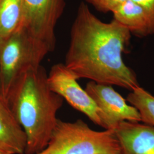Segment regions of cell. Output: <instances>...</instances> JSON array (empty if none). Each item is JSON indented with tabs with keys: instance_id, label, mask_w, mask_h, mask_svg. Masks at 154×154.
<instances>
[{
	"instance_id": "5b68a950",
	"label": "cell",
	"mask_w": 154,
	"mask_h": 154,
	"mask_svg": "<svg viewBox=\"0 0 154 154\" xmlns=\"http://www.w3.org/2000/svg\"><path fill=\"white\" fill-rule=\"evenodd\" d=\"M22 28L44 42L53 51L55 48V29L63 14L65 0H23Z\"/></svg>"
},
{
	"instance_id": "4fadbf2b",
	"label": "cell",
	"mask_w": 154,
	"mask_h": 154,
	"mask_svg": "<svg viewBox=\"0 0 154 154\" xmlns=\"http://www.w3.org/2000/svg\"><path fill=\"white\" fill-rule=\"evenodd\" d=\"M97 11L103 13L112 12L127 0H85Z\"/></svg>"
},
{
	"instance_id": "277c9868",
	"label": "cell",
	"mask_w": 154,
	"mask_h": 154,
	"mask_svg": "<svg viewBox=\"0 0 154 154\" xmlns=\"http://www.w3.org/2000/svg\"><path fill=\"white\" fill-rule=\"evenodd\" d=\"M50 52L47 45L22 27L0 44V95L6 102L18 77L28 69L41 66Z\"/></svg>"
},
{
	"instance_id": "9a60e30c",
	"label": "cell",
	"mask_w": 154,
	"mask_h": 154,
	"mask_svg": "<svg viewBox=\"0 0 154 154\" xmlns=\"http://www.w3.org/2000/svg\"><path fill=\"white\" fill-rule=\"evenodd\" d=\"M0 154H8L7 152H6L5 151H4L3 149H0Z\"/></svg>"
},
{
	"instance_id": "30bf717a",
	"label": "cell",
	"mask_w": 154,
	"mask_h": 154,
	"mask_svg": "<svg viewBox=\"0 0 154 154\" xmlns=\"http://www.w3.org/2000/svg\"><path fill=\"white\" fill-rule=\"evenodd\" d=\"M114 20L139 36L154 34L152 22L142 7L132 0H127L112 12Z\"/></svg>"
},
{
	"instance_id": "3957f363",
	"label": "cell",
	"mask_w": 154,
	"mask_h": 154,
	"mask_svg": "<svg viewBox=\"0 0 154 154\" xmlns=\"http://www.w3.org/2000/svg\"><path fill=\"white\" fill-rule=\"evenodd\" d=\"M114 131H95L81 119H58L47 146L35 154H120Z\"/></svg>"
},
{
	"instance_id": "7c38bea8",
	"label": "cell",
	"mask_w": 154,
	"mask_h": 154,
	"mask_svg": "<svg viewBox=\"0 0 154 154\" xmlns=\"http://www.w3.org/2000/svg\"><path fill=\"white\" fill-rule=\"evenodd\" d=\"M127 100L138 110L141 122L154 127V95L138 86L128 94Z\"/></svg>"
},
{
	"instance_id": "9c48e42d",
	"label": "cell",
	"mask_w": 154,
	"mask_h": 154,
	"mask_svg": "<svg viewBox=\"0 0 154 154\" xmlns=\"http://www.w3.org/2000/svg\"><path fill=\"white\" fill-rule=\"evenodd\" d=\"M26 145L25 133L0 95V149L8 154H24Z\"/></svg>"
},
{
	"instance_id": "5bb4252c",
	"label": "cell",
	"mask_w": 154,
	"mask_h": 154,
	"mask_svg": "<svg viewBox=\"0 0 154 154\" xmlns=\"http://www.w3.org/2000/svg\"><path fill=\"white\" fill-rule=\"evenodd\" d=\"M142 7L147 12L152 22L154 29V0H132Z\"/></svg>"
},
{
	"instance_id": "7a4b0ae2",
	"label": "cell",
	"mask_w": 154,
	"mask_h": 154,
	"mask_svg": "<svg viewBox=\"0 0 154 154\" xmlns=\"http://www.w3.org/2000/svg\"><path fill=\"white\" fill-rule=\"evenodd\" d=\"M48 74L39 66L28 69L18 77L7 102L26 134L24 154L38 153L47 146L57 123L63 99L48 84Z\"/></svg>"
},
{
	"instance_id": "6da1fadb",
	"label": "cell",
	"mask_w": 154,
	"mask_h": 154,
	"mask_svg": "<svg viewBox=\"0 0 154 154\" xmlns=\"http://www.w3.org/2000/svg\"><path fill=\"white\" fill-rule=\"evenodd\" d=\"M130 33L114 19L102 21L82 2L72 25L64 64L77 79L86 78L131 91L140 86L136 74L122 57Z\"/></svg>"
},
{
	"instance_id": "8992f818",
	"label": "cell",
	"mask_w": 154,
	"mask_h": 154,
	"mask_svg": "<svg viewBox=\"0 0 154 154\" xmlns=\"http://www.w3.org/2000/svg\"><path fill=\"white\" fill-rule=\"evenodd\" d=\"M77 80L64 63L52 66L47 78L49 88L53 92L65 99L74 109L87 116L94 124L103 127L100 110Z\"/></svg>"
},
{
	"instance_id": "ba28073f",
	"label": "cell",
	"mask_w": 154,
	"mask_h": 154,
	"mask_svg": "<svg viewBox=\"0 0 154 154\" xmlns=\"http://www.w3.org/2000/svg\"><path fill=\"white\" fill-rule=\"evenodd\" d=\"M114 131L120 144V154H154V127L125 121Z\"/></svg>"
},
{
	"instance_id": "8fae6325",
	"label": "cell",
	"mask_w": 154,
	"mask_h": 154,
	"mask_svg": "<svg viewBox=\"0 0 154 154\" xmlns=\"http://www.w3.org/2000/svg\"><path fill=\"white\" fill-rule=\"evenodd\" d=\"M23 0H0V44L22 27Z\"/></svg>"
},
{
	"instance_id": "52a82bcc",
	"label": "cell",
	"mask_w": 154,
	"mask_h": 154,
	"mask_svg": "<svg viewBox=\"0 0 154 154\" xmlns=\"http://www.w3.org/2000/svg\"><path fill=\"white\" fill-rule=\"evenodd\" d=\"M98 107L105 130L114 131L122 122H141L138 110L126 100L111 85L90 81L85 89Z\"/></svg>"
}]
</instances>
